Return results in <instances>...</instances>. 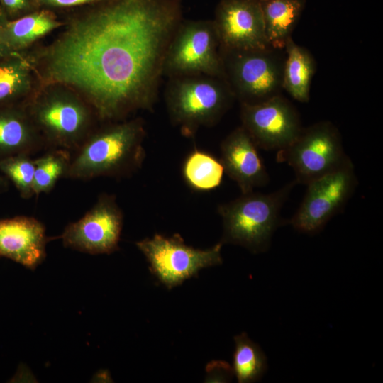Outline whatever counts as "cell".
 <instances>
[{"mask_svg": "<svg viewBox=\"0 0 383 383\" xmlns=\"http://www.w3.org/2000/svg\"><path fill=\"white\" fill-rule=\"evenodd\" d=\"M213 22L221 50L271 48L265 35L260 0H221Z\"/></svg>", "mask_w": 383, "mask_h": 383, "instance_id": "obj_13", "label": "cell"}, {"mask_svg": "<svg viewBox=\"0 0 383 383\" xmlns=\"http://www.w3.org/2000/svg\"><path fill=\"white\" fill-rule=\"evenodd\" d=\"M357 185L354 165L349 158L338 169L306 184L303 201L289 223L301 233L318 232L344 208Z\"/></svg>", "mask_w": 383, "mask_h": 383, "instance_id": "obj_10", "label": "cell"}, {"mask_svg": "<svg viewBox=\"0 0 383 383\" xmlns=\"http://www.w3.org/2000/svg\"><path fill=\"white\" fill-rule=\"evenodd\" d=\"M0 7L9 20L20 18L40 9L33 0H0Z\"/></svg>", "mask_w": 383, "mask_h": 383, "instance_id": "obj_25", "label": "cell"}, {"mask_svg": "<svg viewBox=\"0 0 383 383\" xmlns=\"http://www.w3.org/2000/svg\"><path fill=\"white\" fill-rule=\"evenodd\" d=\"M135 245L148 260L151 272L169 289L181 284L200 270L220 265L223 261L221 242L201 250L186 245L179 234L172 237L155 234Z\"/></svg>", "mask_w": 383, "mask_h": 383, "instance_id": "obj_9", "label": "cell"}, {"mask_svg": "<svg viewBox=\"0 0 383 383\" xmlns=\"http://www.w3.org/2000/svg\"><path fill=\"white\" fill-rule=\"evenodd\" d=\"M71 153L61 149H49L42 156L34 159L33 191L36 198L48 194L67 170Z\"/></svg>", "mask_w": 383, "mask_h": 383, "instance_id": "obj_23", "label": "cell"}, {"mask_svg": "<svg viewBox=\"0 0 383 383\" xmlns=\"http://www.w3.org/2000/svg\"><path fill=\"white\" fill-rule=\"evenodd\" d=\"M242 126L257 148L282 150L302 129L299 114L293 104L280 94L255 104H240Z\"/></svg>", "mask_w": 383, "mask_h": 383, "instance_id": "obj_12", "label": "cell"}, {"mask_svg": "<svg viewBox=\"0 0 383 383\" xmlns=\"http://www.w3.org/2000/svg\"><path fill=\"white\" fill-rule=\"evenodd\" d=\"M296 184L293 181L270 194H242L219 205L223 228L221 242L243 246L253 253L266 251L280 224L282 206Z\"/></svg>", "mask_w": 383, "mask_h": 383, "instance_id": "obj_5", "label": "cell"}, {"mask_svg": "<svg viewBox=\"0 0 383 383\" xmlns=\"http://www.w3.org/2000/svg\"><path fill=\"white\" fill-rule=\"evenodd\" d=\"M280 50H221L225 79L240 104L259 103L280 94L285 58Z\"/></svg>", "mask_w": 383, "mask_h": 383, "instance_id": "obj_6", "label": "cell"}, {"mask_svg": "<svg viewBox=\"0 0 383 383\" xmlns=\"http://www.w3.org/2000/svg\"><path fill=\"white\" fill-rule=\"evenodd\" d=\"M23 104L42 136L46 150L75 151L98 127L89 104L73 89L45 84Z\"/></svg>", "mask_w": 383, "mask_h": 383, "instance_id": "obj_3", "label": "cell"}, {"mask_svg": "<svg viewBox=\"0 0 383 383\" xmlns=\"http://www.w3.org/2000/svg\"><path fill=\"white\" fill-rule=\"evenodd\" d=\"M145 135L144 122L140 118L97 127L71 153L63 178L84 181L100 177H130L141 168L145 158Z\"/></svg>", "mask_w": 383, "mask_h": 383, "instance_id": "obj_2", "label": "cell"}, {"mask_svg": "<svg viewBox=\"0 0 383 383\" xmlns=\"http://www.w3.org/2000/svg\"><path fill=\"white\" fill-rule=\"evenodd\" d=\"M45 226L31 216H17L0 219V257H6L30 270L46 257Z\"/></svg>", "mask_w": 383, "mask_h": 383, "instance_id": "obj_15", "label": "cell"}, {"mask_svg": "<svg viewBox=\"0 0 383 383\" xmlns=\"http://www.w3.org/2000/svg\"><path fill=\"white\" fill-rule=\"evenodd\" d=\"M0 171L13 182L22 199H29L35 196V163L30 155L21 154L0 159Z\"/></svg>", "mask_w": 383, "mask_h": 383, "instance_id": "obj_24", "label": "cell"}, {"mask_svg": "<svg viewBox=\"0 0 383 383\" xmlns=\"http://www.w3.org/2000/svg\"><path fill=\"white\" fill-rule=\"evenodd\" d=\"M123 214L113 194H101L79 220L67 224L58 237L65 247L91 255L118 249Z\"/></svg>", "mask_w": 383, "mask_h": 383, "instance_id": "obj_11", "label": "cell"}, {"mask_svg": "<svg viewBox=\"0 0 383 383\" xmlns=\"http://www.w3.org/2000/svg\"><path fill=\"white\" fill-rule=\"evenodd\" d=\"M224 172L221 160L197 148L187 156L182 166L186 183L198 192H209L218 187Z\"/></svg>", "mask_w": 383, "mask_h": 383, "instance_id": "obj_21", "label": "cell"}, {"mask_svg": "<svg viewBox=\"0 0 383 383\" xmlns=\"http://www.w3.org/2000/svg\"><path fill=\"white\" fill-rule=\"evenodd\" d=\"M41 83L28 52L0 58V104L26 101Z\"/></svg>", "mask_w": 383, "mask_h": 383, "instance_id": "obj_18", "label": "cell"}, {"mask_svg": "<svg viewBox=\"0 0 383 383\" xmlns=\"http://www.w3.org/2000/svg\"><path fill=\"white\" fill-rule=\"evenodd\" d=\"M233 372L239 383L260 380L265 372L267 357L260 347L245 333L234 337Z\"/></svg>", "mask_w": 383, "mask_h": 383, "instance_id": "obj_22", "label": "cell"}, {"mask_svg": "<svg viewBox=\"0 0 383 383\" xmlns=\"http://www.w3.org/2000/svg\"><path fill=\"white\" fill-rule=\"evenodd\" d=\"M46 150L23 102L0 104V159Z\"/></svg>", "mask_w": 383, "mask_h": 383, "instance_id": "obj_16", "label": "cell"}, {"mask_svg": "<svg viewBox=\"0 0 383 383\" xmlns=\"http://www.w3.org/2000/svg\"><path fill=\"white\" fill-rule=\"evenodd\" d=\"M206 380L209 382H230L234 374L233 369L226 362L215 361L210 362L206 368Z\"/></svg>", "mask_w": 383, "mask_h": 383, "instance_id": "obj_26", "label": "cell"}, {"mask_svg": "<svg viewBox=\"0 0 383 383\" xmlns=\"http://www.w3.org/2000/svg\"><path fill=\"white\" fill-rule=\"evenodd\" d=\"M221 154L224 172L236 182L242 194L254 192L269 182L257 146L242 126L222 141Z\"/></svg>", "mask_w": 383, "mask_h": 383, "instance_id": "obj_14", "label": "cell"}, {"mask_svg": "<svg viewBox=\"0 0 383 383\" xmlns=\"http://www.w3.org/2000/svg\"><path fill=\"white\" fill-rule=\"evenodd\" d=\"M7 178L0 175V192L6 191L9 187Z\"/></svg>", "mask_w": 383, "mask_h": 383, "instance_id": "obj_29", "label": "cell"}, {"mask_svg": "<svg viewBox=\"0 0 383 383\" xmlns=\"http://www.w3.org/2000/svg\"><path fill=\"white\" fill-rule=\"evenodd\" d=\"M235 99L224 79L204 74L170 77L165 91L170 121L187 137L217 123Z\"/></svg>", "mask_w": 383, "mask_h": 383, "instance_id": "obj_4", "label": "cell"}, {"mask_svg": "<svg viewBox=\"0 0 383 383\" xmlns=\"http://www.w3.org/2000/svg\"><path fill=\"white\" fill-rule=\"evenodd\" d=\"M163 74L170 77L204 74L225 79L220 43L213 21L180 23L166 52Z\"/></svg>", "mask_w": 383, "mask_h": 383, "instance_id": "obj_7", "label": "cell"}, {"mask_svg": "<svg viewBox=\"0 0 383 383\" xmlns=\"http://www.w3.org/2000/svg\"><path fill=\"white\" fill-rule=\"evenodd\" d=\"M284 50L282 89L294 100L307 103L316 72L314 58L307 49L296 44L292 38L287 42Z\"/></svg>", "mask_w": 383, "mask_h": 383, "instance_id": "obj_19", "label": "cell"}, {"mask_svg": "<svg viewBox=\"0 0 383 383\" xmlns=\"http://www.w3.org/2000/svg\"><path fill=\"white\" fill-rule=\"evenodd\" d=\"M180 0H105L65 23L49 45L28 50L41 84L78 93L99 121L152 110Z\"/></svg>", "mask_w": 383, "mask_h": 383, "instance_id": "obj_1", "label": "cell"}, {"mask_svg": "<svg viewBox=\"0 0 383 383\" xmlns=\"http://www.w3.org/2000/svg\"><path fill=\"white\" fill-rule=\"evenodd\" d=\"M64 24L51 9H40L13 20H5L0 26V41L11 52H26Z\"/></svg>", "mask_w": 383, "mask_h": 383, "instance_id": "obj_17", "label": "cell"}, {"mask_svg": "<svg viewBox=\"0 0 383 383\" xmlns=\"http://www.w3.org/2000/svg\"><path fill=\"white\" fill-rule=\"evenodd\" d=\"M277 152V161L293 169L296 183L306 185L338 169L350 158L344 151L340 132L328 121L302 128L289 146Z\"/></svg>", "mask_w": 383, "mask_h": 383, "instance_id": "obj_8", "label": "cell"}, {"mask_svg": "<svg viewBox=\"0 0 383 383\" xmlns=\"http://www.w3.org/2000/svg\"><path fill=\"white\" fill-rule=\"evenodd\" d=\"M7 18H8L7 16H6V14L4 13V12L0 7V26ZM9 53H11V52L9 51L0 41V58Z\"/></svg>", "mask_w": 383, "mask_h": 383, "instance_id": "obj_28", "label": "cell"}, {"mask_svg": "<svg viewBox=\"0 0 383 383\" xmlns=\"http://www.w3.org/2000/svg\"><path fill=\"white\" fill-rule=\"evenodd\" d=\"M269 45L284 50L301 15L305 0H260Z\"/></svg>", "mask_w": 383, "mask_h": 383, "instance_id": "obj_20", "label": "cell"}, {"mask_svg": "<svg viewBox=\"0 0 383 383\" xmlns=\"http://www.w3.org/2000/svg\"><path fill=\"white\" fill-rule=\"evenodd\" d=\"M38 9L70 8L91 5L105 0H33Z\"/></svg>", "mask_w": 383, "mask_h": 383, "instance_id": "obj_27", "label": "cell"}]
</instances>
